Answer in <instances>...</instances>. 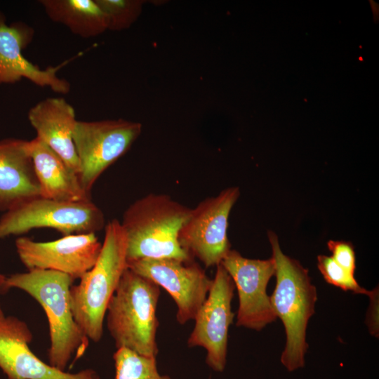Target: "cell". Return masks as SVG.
<instances>
[{
	"instance_id": "ac0fdd59",
	"label": "cell",
	"mask_w": 379,
	"mask_h": 379,
	"mask_svg": "<svg viewBox=\"0 0 379 379\" xmlns=\"http://www.w3.org/2000/svg\"><path fill=\"white\" fill-rule=\"evenodd\" d=\"M49 18L65 25L84 38L98 36L107 29L106 15L95 0H41Z\"/></svg>"
},
{
	"instance_id": "8fae6325",
	"label": "cell",
	"mask_w": 379,
	"mask_h": 379,
	"mask_svg": "<svg viewBox=\"0 0 379 379\" xmlns=\"http://www.w3.org/2000/svg\"><path fill=\"white\" fill-rule=\"evenodd\" d=\"M233 280L239 297L237 326L260 331L277 317L267 294L269 281L275 273L272 258L250 259L230 250L220 263Z\"/></svg>"
},
{
	"instance_id": "3957f363",
	"label": "cell",
	"mask_w": 379,
	"mask_h": 379,
	"mask_svg": "<svg viewBox=\"0 0 379 379\" xmlns=\"http://www.w3.org/2000/svg\"><path fill=\"white\" fill-rule=\"evenodd\" d=\"M74 279L53 270H34L7 277L9 289L15 288L28 293L45 311L48 321L49 364L65 371L75 354L83 356L89 339L76 322L71 307L70 288Z\"/></svg>"
},
{
	"instance_id": "d4e9b609",
	"label": "cell",
	"mask_w": 379,
	"mask_h": 379,
	"mask_svg": "<svg viewBox=\"0 0 379 379\" xmlns=\"http://www.w3.org/2000/svg\"><path fill=\"white\" fill-rule=\"evenodd\" d=\"M208 379H211V378H209Z\"/></svg>"
},
{
	"instance_id": "9a60e30c",
	"label": "cell",
	"mask_w": 379,
	"mask_h": 379,
	"mask_svg": "<svg viewBox=\"0 0 379 379\" xmlns=\"http://www.w3.org/2000/svg\"><path fill=\"white\" fill-rule=\"evenodd\" d=\"M41 197L30 152V141L0 140V211L7 212Z\"/></svg>"
},
{
	"instance_id": "d6986e66",
	"label": "cell",
	"mask_w": 379,
	"mask_h": 379,
	"mask_svg": "<svg viewBox=\"0 0 379 379\" xmlns=\"http://www.w3.org/2000/svg\"><path fill=\"white\" fill-rule=\"evenodd\" d=\"M113 359L114 379H172L168 375H161L159 372L157 357H147L120 348L117 349Z\"/></svg>"
},
{
	"instance_id": "5b68a950",
	"label": "cell",
	"mask_w": 379,
	"mask_h": 379,
	"mask_svg": "<svg viewBox=\"0 0 379 379\" xmlns=\"http://www.w3.org/2000/svg\"><path fill=\"white\" fill-rule=\"evenodd\" d=\"M160 293V287L152 280L129 268L125 270L105 314L107 328L117 349L157 357Z\"/></svg>"
},
{
	"instance_id": "603a6c76",
	"label": "cell",
	"mask_w": 379,
	"mask_h": 379,
	"mask_svg": "<svg viewBox=\"0 0 379 379\" xmlns=\"http://www.w3.org/2000/svg\"><path fill=\"white\" fill-rule=\"evenodd\" d=\"M371 300L370 303V318L369 323H368V326L369 327L370 332L374 335H378L376 333V331L378 333V328H376V310H378V288L374 290L373 295L369 297Z\"/></svg>"
},
{
	"instance_id": "7a4b0ae2",
	"label": "cell",
	"mask_w": 379,
	"mask_h": 379,
	"mask_svg": "<svg viewBox=\"0 0 379 379\" xmlns=\"http://www.w3.org/2000/svg\"><path fill=\"white\" fill-rule=\"evenodd\" d=\"M190 208L165 194L149 193L132 203L120 222L127 244V261L193 258L178 241Z\"/></svg>"
},
{
	"instance_id": "4fadbf2b",
	"label": "cell",
	"mask_w": 379,
	"mask_h": 379,
	"mask_svg": "<svg viewBox=\"0 0 379 379\" xmlns=\"http://www.w3.org/2000/svg\"><path fill=\"white\" fill-rule=\"evenodd\" d=\"M32 338L21 319L13 316L0 319V368L8 379H100L93 369L72 373L44 362L29 347Z\"/></svg>"
},
{
	"instance_id": "2e32d148",
	"label": "cell",
	"mask_w": 379,
	"mask_h": 379,
	"mask_svg": "<svg viewBox=\"0 0 379 379\" xmlns=\"http://www.w3.org/2000/svg\"><path fill=\"white\" fill-rule=\"evenodd\" d=\"M28 119L36 137L79 175V161L73 141L77 122L74 107L62 98H47L29 109Z\"/></svg>"
},
{
	"instance_id": "6da1fadb",
	"label": "cell",
	"mask_w": 379,
	"mask_h": 379,
	"mask_svg": "<svg viewBox=\"0 0 379 379\" xmlns=\"http://www.w3.org/2000/svg\"><path fill=\"white\" fill-rule=\"evenodd\" d=\"M268 238L276 277V286L270 298L277 318L284 324L286 338L281 362L288 371H293L305 366L307 326L315 312L317 293L308 270L282 252L274 232L269 231Z\"/></svg>"
},
{
	"instance_id": "8992f818",
	"label": "cell",
	"mask_w": 379,
	"mask_h": 379,
	"mask_svg": "<svg viewBox=\"0 0 379 379\" xmlns=\"http://www.w3.org/2000/svg\"><path fill=\"white\" fill-rule=\"evenodd\" d=\"M105 226L103 212L91 200L72 202L39 197L4 213L0 239L39 228H51L62 236L95 233Z\"/></svg>"
},
{
	"instance_id": "277c9868",
	"label": "cell",
	"mask_w": 379,
	"mask_h": 379,
	"mask_svg": "<svg viewBox=\"0 0 379 379\" xmlns=\"http://www.w3.org/2000/svg\"><path fill=\"white\" fill-rule=\"evenodd\" d=\"M127 268L126 235L120 221L113 219L105 226L104 241L95 263L70 288L74 318L85 335L95 343L102 337L109 302Z\"/></svg>"
},
{
	"instance_id": "30bf717a",
	"label": "cell",
	"mask_w": 379,
	"mask_h": 379,
	"mask_svg": "<svg viewBox=\"0 0 379 379\" xmlns=\"http://www.w3.org/2000/svg\"><path fill=\"white\" fill-rule=\"evenodd\" d=\"M128 268L169 293L177 307L176 320L182 325L194 320L213 282L193 260L140 259L128 262Z\"/></svg>"
},
{
	"instance_id": "52a82bcc",
	"label": "cell",
	"mask_w": 379,
	"mask_h": 379,
	"mask_svg": "<svg viewBox=\"0 0 379 379\" xmlns=\"http://www.w3.org/2000/svg\"><path fill=\"white\" fill-rule=\"evenodd\" d=\"M142 125L122 119L77 121L73 141L79 161V180L88 193L102 175L139 137Z\"/></svg>"
},
{
	"instance_id": "ffe728a7",
	"label": "cell",
	"mask_w": 379,
	"mask_h": 379,
	"mask_svg": "<svg viewBox=\"0 0 379 379\" xmlns=\"http://www.w3.org/2000/svg\"><path fill=\"white\" fill-rule=\"evenodd\" d=\"M106 15L107 29L121 31L129 28L140 16L142 0H95Z\"/></svg>"
},
{
	"instance_id": "7402d4cb",
	"label": "cell",
	"mask_w": 379,
	"mask_h": 379,
	"mask_svg": "<svg viewBox=\"0 0 379 379\" xmlns=\"http://www.w3.org/2000/svg\"><path fill=\"white\" fill-rule=\"evenodd\" d=\"M328 248L331 258L342 267L352 274L356 269V258L353 245L349 241L330 240Z\"/></svg>"
},
{
	"instance_id": "9c48e42d",
	"label": "cell",
	"mask_w": 379,
	"mask_h": 379,
	"mask_svg": "<svg viewBox=\"0 0 379 379\" xmlns=\"http://www.w3.org/2000/svg\"><path fill=\"white\" fill-rule=\"evenodd\" d=\"M234 289L226 270L221 264L217 265L211 287L194 319V326L187 339L189 347L206 350V363L215 372H222L226 366L228 331L234 317L231 307Z\"/></svg>"
},
{
	"instance_id": "5bb4252c",
	"label": "cell",
	"mask_w": 379,
	"mask_h": 379,
	"mask_svg": "<svg viewBox=\"0 0 379 379\" xmlns=\"http://www.w3.org/2000/svg\"><path fill=\"white\" fill-rule=\"evenodd\" d=\"M34 34L33 28L24 22L6 24L4 15L0 13V84H13L26 78L39 86H48L56 93H69L70 84L58 77L57 72L70 60L41 69L22 55V50L31 43Z\"/></svg>"
},
{
	"instance_id": "44dd1931",
	"label": "cell",
	"mask_w": 379,
	"mask_h": 379,
	"mask_svg": "<svg viewBox=\"0 0 379 379\" xmlns=\"http://www.w3.org/2000/svg\"><path fill=\"white\" fill-rule=\"evenodd\" d=\"M317 267L325 281L345 291H352L357 294L371 296L374 290L368 291L360 285L351 274L339 265L331 256L319 255L317 257Z\"/></svg>"
},
{
	"instance_id": "e0dca14e",
	"label": "cell",
	"mask_w": 379,
	"mask_h": 379,
	"mask_svg": "<svg viewBox=\"0 0 379 379\" xmlns=\"http://www.w3.org/2000/svg\"><path fill=\"white\" fill-rule=\"evenodd\" d=\"M30 152L41 197L72 202L91 200L79 175L37 137L30 140Z\"/></svg>"
},
{
	"instance_id": "ba28073f",
	"label": "cell",
	"mask_w": 379,
	"mask_h": 379,
	"mask_svg": "<svg viewBox=\"0 0 379 379\" xmlns=\"http://www.w3.org/2000/svg\"><path fill=\"white\" fill-rule=\"evenodd\" d=\"M240 195L237 187L222 190L201 201L182 225L178 234L181 247L206 267L217 266L231 250L228 219Z\"/></svg>"
},
{
	"instance_id": "7c38bea8",
	"label": "cell",
	"mask_w": 379,
	"mask_h": 379,
	"mask_svg": "<svg viewBox=\"0 0 379 379\" xmlns=\"http://www.w3.org/2000/svg\"><path fill=\"white\" fill-rule=\"evenodd\" d=\"M15 245L21 262L28 271L53 270L74 279L93 267L102 247L95 233L66 235L45 242L20 237Z\"/></svg>"
},
{
	"instance_id": "cb8c5ba5",
	"label": "cell",
	"mask_w": 379,
	"mask_h": 379,
	"mask_svg": "<svg viewBox=\"0 0 379 379\" xmlns=\"http://www.w3.org/2000/svg\"><path fill=\"white\" fill-rule=\"evenodd\" d=\"M9 290L7 285V277L0 273V296L7 293ZM4 317L5 315L0 301V319Z\"/></svg>"
}]
</instances>
